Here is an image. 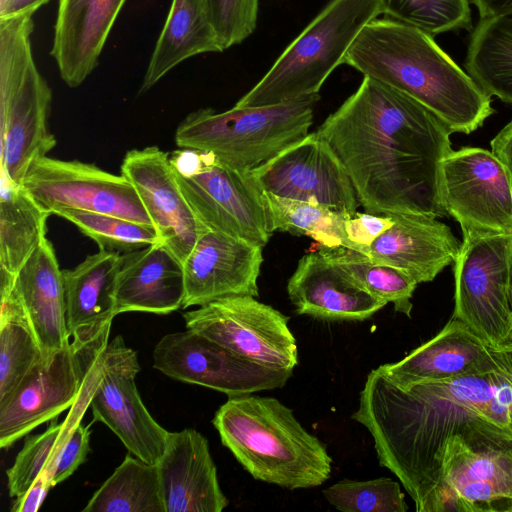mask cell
<instances>
[{"mask_svg":"<svg viewBox=\"0 0 512 512\" xmlns=\"http://www.w3.org/2000/svg\"><path fill=\"white\" fill-rule=\"evenodd\" d=\"M315 132L339 159L366 212L447 215L439 165L452 151L451 131L412 97L364 76Z\"/></svg>","mask_w":512,"mask_h":512,"instance_id":"1","label":"cell"},{"mask_svg":"<svg viewBox=\"0 0 512 512\" xmlns=\"http://www.w3.org/2000/svg\"><path fill=\"white\" fill-rule=\"evenodd\" d=\"M351 418L370 432L380 466L400 480L419 512L451 435L474 421L512 432V384L496 368L403 386L379 366L368 374Z\"/></svg>","mask_w":512,"mask_h":512,"instance_id":"2","label":"cell"},{"mask_svg":"<svg viewBox=\"0 0 512 512\" xmlns=\"http://www.w3.org/2000/svg\"><path fill=\"white\" fill-rule=\"evenodd\" d=\"M343 64L412 97L451 133L470 134L493 114L491 96L434 41L390 18H376L359 33Z\"/></svg>","mask_w":512,"mask_h":512,"instance_id":"3","label":"cell"},{"mask_svg":"<svg viewBox=\"0 0 512 512\" xmlns=\"http://www.w3.org/2000/svg\"><path fill=\"white\" fill-rule=\"evenodd\" d=\"M212 423L222 444L256 480L295 490L329 479L332 459L293 411L273 397H228Z\"/></svg>","mask_w":512,"mask_h":512,"instance_id":"4","label":"cell"},{"mask_svg":"<svg viewBox=\"0 0 512 512\" xmlns=\"http://www.w3.org/2000/svg\"><path fill=\"white\" fill-rule=\"evenodd\" d=\"M32 16L0 20V173L21 185L56 146L48 128L52 92L32 53Z\"/></svg>","mask_w":512,"mask_h":512,"instance_id":"5","label":"cell"},{"mask_svg":"<svg viewBox=\"0 0 512 512\" xmlns=\"http://www.w3.org/2000/svg\"><path fill=\"white\" fill-rule=\"evenodd\" d=\"M380 14L381 0H329L235 106H270L319 95L359 33Z\"/></svg>","mask_w":512,"mask_h":512,"instance_id":"6","label":"cell"},{"mask_svg":"<svg viewBox=\"0 0 512 512\" xmlns=\"http://www.w3.org/2000/svg\"><path fill=\"white\" fill-rule=\"evenodd\" d=\"M319 95L261 107L212 108L188 114L178 125L179 149L209 153L232 169L251 170L309 134Z\"/></svg>","mask_w":512,"mask_h":512,"instance_id":"7","label":"cell"},{"mask_svg":"<svg viewBox=\"0 0 512 512\" xmlns=\"http://www.w3.org/2000/svg\"><path fill=\"white\" fill-rule=\"evenodd\" d=\"M419 512H512V432L474 421L451 435Z\"/></svg>","mask_w":512,"mask_h":512,"instance_id":"8","label":"cell"},{"mask_svg":"<svg viewBox=\"0 0 512 512\" xmlns=\"http://www.w3.org/2000/svg\"><path fill=\"white\" fill-rule=\"evenodd\" d=\"M177 183L206 228L264 247L271 235L264 191L251 170L219 163L209 153L179 149L170 156Z\"/></svg>","mask_w":512,"mask_h":512,"instance_id":"9","label":"cell"},{"mask_svg":"<svg viewBox=\"0 0 512 512\" xmlns=\"http://www.w3.org/2000/svg\"><path fill=\"white\" fill-rule=\"evenodd\" d=\"M454 261L453 318L500 347L512 328L509 253L512 234L464 233Z\"/></svg>","mask_w":512,"mask_h":512,"instance_id":"10","label":"cell"},{"mask_svg":"<svg viewBox=\"0 0 512 512\" xmlns=\"http://www.w3.org/2000/svg\"><path fill=\"white\" fill-rule=\"evenodd\" d=\"M186 328L259 365L293 371L298 364L289 317L249 295L228 296L183 314Z\"/></svg>","mask_w":512,"mask_h":512,"instance_id":"11","label":"cell"},{"mask_svg":"<svg viewBox=\"0 0 512 512\" xmlns=\"http://www.w3.org/2000/svg\"><path fill=\"white\" fill-rule=\"evenodd\" d=\"M439 194L462 234H512V183L492 151L464 147L447 154L439 165Z\"/></svg>","mask_w":512,"mask_h":512,"instance_id":"12","label":"cell"},{"mask_svg":"<svg viewBox=\"0 0 512 512\" xmlns=\"http://www.w3.org/2000/svg\"><path fill=\"white\" fill-rule=\"evenodd\" d=\"M95 367L98 378L90 399L94 419L107 425L134 456L157 464L169 431L155 421L139 395L137 352L118 335L105 346Z\"/></svg>","mask_w":512,"mask_h":512,"instance_id":"13","label":"cell"},{"mask_svg":"<svg viewBox=\"0 0 512 512\" xmlns=\"http://www.w3.org/2000/svg\"><path fill=\"white\" fill-rule=\"evenodd\" d=\"M21 185L51 215L68 208L153 225L132 184L122 174L91 163L41 157L32 163Z\"/></svg>","mask_w":512,"mask_h":512,"instance_id":"14","label":"cell"},{"mask_svg":"<svg viewBox=\"0 0 512 512\" xmlns=\"http://www.w3.org/2000/svg\"><path fill=\"white\" fill-rule=\"evenodd\" d=\"M152 356L153 367L166 376L228 397L281 388L293 374L252 362L189 329L163 336Z\"/></svg>","mask_w":512,"mask_h":512,"instance_id":"15","label":"cell"},{"mask_svg":"<svg viewBox=\"0 0 512 512\" xmlns=\"http://www.w3.org/2000/svg\"><path fill=\"white\" fill-rule=\"evenodd\" d=\"M251 172L264 192L321 204L342 213L357 212L359 202L344 167L316 132L291 144Z\"/></svg>","mask_w":512,"mask_h":512,"instance_id":"16","label":"cell"},{"mask_svg":"<svg viewBox=\"0 0 512 512\" xmlns=\"http://www.w3.org/2000/svg\"><path fill=\"white\" fill-rule=\"evenodd\" d=\"M93 368L68 346L43 355L11 394L0 402V447L7 448L40 424L50 421L77 400Z\"/></svg>","mask_w":512,"mask_h":512,"instance_id":"17","label":"cell"},{"mask_svg":"<svg viewBox=\"0 0 512 512\" xmlns=\"http://www.w3.org/2000/svg\"><path fill=\"white\" fill-rule=\"evenodd\" d=\"M121 174L137 192L163 245L183 264L206 227L184 197L170 156L157 146L132 149L123 158Z\"/></svg>","mask_w":512,"mask_h":512,"instance_id":"18","label":"cell"},{"mask_svg":"<svg viewBox=\"0 0 512 512\" xmlns=\"http://www.w3.org/2000/svg\"><path fill=\"white\" fill-rule=\"evenodd\" d=\"M263 247L206 228L183 263L182 308L203 306L228 296L257 297Z\"/></svg>","mask_w":512,"mask_h":512,"instance_id":"19","label":"cell"},{"mask_svg":"<svg viewBox=\"0 0 512 512\" xmlns=\"http://www.w3.org/2000/svg\"><path fill=\"white\" fill-rule=\"evenodd\" d=\"M121 254L99 250L63 270L66 322L72 346L92 364L108 344L115 315Z\"/></svg>","mask_w":512,"mask_h":512,"instance_id":"20","label":"cell"},{"mask_svg":"<svg viewBox=\"0 0 512 512\" xmlns=\"http://www.w3.org/2000/svg\"><path fill=\"white\" fill-rule=\"evenodd\" d=\"M157 468L165 512H220L227 507L208 440L195 429L169 432Z\"/></svg>","mask_w":512,"mask_h":512,"instance_id":"21","label":"cell"},{"mask_svg":"<svg viewBox=\"0 0 512 512\" xmlns=\"http://www.w3.org/2000/svg\"><path fill=\"white\" fill-rule=\"evenodd\" d=\"M287 292L298 314L327 321H363L387 304L320 250L301 257Z\"/></svg>","mask_w":512,"mask_h":512,"instance_id":"22","label":"cell"},{"mask_svg":"<svg viewBox=\"0 0 512 512\" xmlns=\"http://www.w3.org/2000/svg\"><path fill=\"white\" fill-rule=\"evenodd\" d=\"M437 217L400 213L370 245L367 256L408 274L418 284L431 282L454 263L461 243Z\"/></svg>","mask_w":512,"mask_h":512,"instance_id":"23","label":"cell"},{"mask_svg":"<svg viewBox=\"0 0 512 512\" xmlns=\"http://www.w3.org/2000/svg\"><path fill=\"white\" fill-rule=\"evenodd\" d=\"M126 0H59L51 56L62 80L80 86L99 62Z\"/></svg>","mask_w":512,"mask_h":512,"instance_id":"24","label":"cell"},{"mask_svg":"<svg viewBox=\"0 0 512 512\" xmlns=\"http://www.w3.org/2000/svg\"><path fill=\"white\" fill-rule=\"evenodd\" d=\"M184 297L183 264L163 244L121 254L115 315L170 314L183 307Z\"/></svg>","mask_w":512,"mask_h":512,"instance_id":"25","label":"cell"},{"mask_svg":"<svg viewBox=\"0 0 512 512\" xmlns=\"http://www.w3.org/2000/svg\"><path fill=\"white\" fill-rule=\"evenodd\" d=\"M381 369L397 384L407 386L497 368L488 346L465 323L453 318L432 339Z\"/></svg>","mask_w":512,"mask_h":512,"instance_id":"26","label":"cell"},{"mask_svg":"<svg viewBox=\"0 0 512 512\" xmlns=\"http://www.w3.org/2000/svg\"><path fill=\"white\" fill-rule=\"evenodd\" d=\"M15 286L42 354L68 346L63 270L47 238L20 269Z\"/></svg>","mask_w":512,"mask_h":512,"instance_id":"27","label":"cell"},{"mask_svg":"<svg viewBox=\"0 0 512 512\" xmlns=\"http://www.w3.org/2000/svg\"><path fill=\"white\" fill-rule=\"evenodd\" d=\"M207 0H172L155 43L140 92H146L174 67L199 54L222 52Z\"/></svg>","mask_w":512,"mask_h":512,"instance_id":"28","label":"cell"},{"mask_svg":"<svg viewBox=\"0 0 512 512\" xmlns=\"http://www.w3.org/2000/svg\"><path fill=\"white\" fill-rule=\"evenodd\" d=\"M0 270L16 276L46 239L51 215L22 185L0 173Z\"/></svg>","mask_w":512,"mask_h":512,"instance_id":"29","label":"cell"},{"mask_svg":"<svg viewBox=\"0 0 512 512\" xmlns=\"http://www.w3.org/2000/svg\"><path fill=\"white\" fill-rule=\"evenodd\" d=\"M15 282L16 276L0 271V402L43 356Z\"/></svg>","mask_w":512,"mask_h":512,"instance_id":"30","label":"cell"},{"mask_svg":"<svg viewBox=\"0 0 512 512\" xmlns=\"http://www.w3.org/2000/svg\"><path fill=\"white\" fill-rule=\"evenodd\" d=\"M465 68L488 95L512 104V15L481 18L471 34Z\"/></svg>","mask_w":512,"mask_h":512,"instance_id":"31","label":"cell"},{"mask_svg":"<svg viewBox=\"0 0 512 512\" xmlns=\"http://www.w3.org/2000/svg\"><path fill=\"white\" fill-rule=\"evenodd\" d=\"M83 512H165L157 464L126 455Z\"/></svg>","mask_w":512,"mask_h":512,"instance_id":"32","label":"cell"},{"mask_svg":"<svg viewBox=\"0 0 512 512\" xmlns=\"http://www.w3.org/2000/svg\"><path fill=\"white\" fill-rule=\"evenodd\" d=\"M272 232L311 237L320 247L348 248L346 221L350 215L327 206L279 197L264 192Z\"/></svg>","mask_w":512,"mask_h":512,"instance_id":"33","label":"cell"},{"mask_svg":"<svg viewBox=\"0 0 512 512\" xmlns=\"http://www.w3.org/2000/svg\"><path fill=\"white\" fill-rule=\"evenodd\" d=\"M351 278L374 297L392 303L396 312L411 316V298L418 283L398 268L373 262L365 254L345 247H319Z\"/></svg>","mask_w":512,"mask_h":512,"instance_id":"34","label":"cell"},{"mask_svg":"<svg viewBox=\"0 0 512 512\" xmlns=\"http://www.w3.org/2000/svg\"><path fill=\"white\" fill-rule=\"evenodd\" d=\"M91 238L99 250L121 254L150 245L163 244L153 225L139 223L126 218L76 209H60L54 213Z\"/></svg>","mask_w":512,"mask_h":512,"instance_id":"35","label":"cell"},{"mask_svg":"<svg viewBox=\"0 0 512 512\" xmlns=\"http://www.w3.org/2000/svg\"><path fill=\"white\" fill-rule=\"evenodd\" d=\"M387 18L431 36L472 27L468 0H381Z\"/></svg>","mask_w":512,"mask_h":512,"instance_id":"36","label":"cell"},{"mask_svg":"<svg viewBox=\"0 0 512 512\" xmlns=\"http://www.w3.org/2000/svg\"><path fill=\"white\" fill-rule=\"evenodd\" d=\"M326 500L342 512H406L408 506L398 482L380 477L343 479L323 490Z\"/></svg>","mask_w":512,"mask_h":512,"instance_id":"37","label":"cell"},{"mask_svg":"<svg viewBox=\"0 0 512 512\" xmlns=\"http://www.w3.org/2000/svg\"><path fill=\"white\" fill-rule=\"evenodd\" d=\"M69 432L65 422L58 423L54 418L44 432L26 438L14 464L6 472L11 497L22 496L47 467L54 466Z\"/></svg>","mask_w":512,"mask_h":512,"instance_id":"38","label":"cell"},{"mask_svg":"<svg viewBox=\"0 0 512 512\" xmlns=\"http://www.w3.org/2000/svg\"><path fill=\"white\" fill-rule=\"evenodd\" d=\"M222 50L246 40L257 25L259 0H207Z\"/></svg>","mask_w":512,"mask_h":512,"instance_id":"39","label":"cell"},{"mask_svg":"<svg viewBox=\"0 0 512 512\" xmlns=\"http://www.w3.org/2000/svg\"><path fill=\"white\" fill-rule=\"evenodd\" d=\"M89 425L77 422L72 426L66 441L61 447L53 466L51 485L54 486L66 480L83 464L90 451Z\"/></svg>","mask_w":512,"mask_h":512,"instance_id":"40","label":"cell"},{"mask_svg":"<svg viewBox=\"0 0 512 512\" xmlns=\"http://www.w3.org/2000/svg\"><path fill=\"white\" fill-rule=\"evenodd\" d=\"M393 223V214L377 215L356 212L346 221L348 249L367 256L371 243Z\"/></svg>","mask_w":512,"mask_h":512,"instance_id":"41","label":"cell"},{"mask_svg":"<svg viewBox=\"0 0 512 512\" xmlns=\"http://www.w3.org/2000/svg\"><path fill=\"white\" fill-rule=\"evenodd\" d=\"M53 466L47 467L33 485L11 507L12 512H36L41 506L51 485Z\"/></svg>","mask_w":512,"mask_h":512,"instance_id":"42","label":"cell"},{"mask_svg":"<svg viewBox=\"0 0 512 512\" xmlns=\"http://www.w3.org/2000/svg\"><path fill=\"white\" fill-rule=\"evenodd\" d=\"M491 151L505 165L512 183V120L493 138Z\"/></svg>","mask_w":512,"mask_h":512,"instance_id":"43","label":"cell"},{"mask_svg":"<svg viewBox=\"0 0 512 512\" xmlns=\"http://www.w3.org/2000/svg\"><path fill=\"white\" fill-rule=\"evenodd\" d=\"M478 9L481 18L512 15V0H470Z\"/></svg>","mask_w":512,"mask_h":512,"instance_id":"44","label":"cell"},{"mask_svg":"<svg viewBox=\"0 0 512 512\" xmlns=\"http://www.w3.org/2000/svg\"><path fill=\"white\" fill-rule=\"evenodd\" d=\"M488 349L497 368L512 384V347L492 348L488 346Z\"/></svg>","mask_w":512,"mask_h":512,"instance_id":"45","label":"cell"},{"mask_svg":"<svg viewBox=\"0 0 512 512\" xmlns=\"http://www.w3.org/2000/svg\"><path fill=\"white\" fill-rule=\"evenodd\" d=\"M49 0H14L7 13L0 20L20 16H32L41 6Z\"/></svg>","mask_w":512,"mask_h":512,"instance_id":"46","label":"cell"},{"mask_svg":"<svg viewBox=\"0 0 512 512\" xmlns=\"http://www.w3.org/2000/svg\"><path fill=\"white\" fill-rule=\"evenodd\" d=\"M13 1L14 0H0V18H2L7 13Z\"/></svg>","mask_w":512,"mask_h":512,"instance_id":"47","label":"cell"},{"mask_svg":"<svg viewBox=\"0 0 512 512\" xmlns=\"http://www.w3.org/2000/svg\"><path fill=\"white\" fill-rule=\"evenodd\" d=\"M510 294H511V304H512V288L510 290ZM503 346H511L512 347V328H511L510 333L507 336L506 340L500 347H503Z\"/></svg>","mask_w":512,"mask_h":512,"instance_id":"48","label":"cell"},{"mask_svg":"<svg viewBox=\"0 0 512 512\" xmlns=\"http://www.w3.org/2000/svg\"><path fill=\"white\" fill-rule=\"evenodd\" d=\"M509 269H510V288H512V238H511L510 253H509Z\"/></svg>","mask_w":512,"mask_h":512,"instance_id":"49","label":"cell"}]
</instances>
